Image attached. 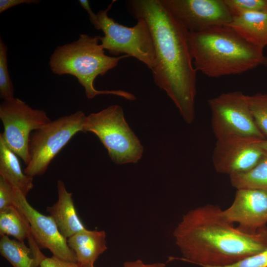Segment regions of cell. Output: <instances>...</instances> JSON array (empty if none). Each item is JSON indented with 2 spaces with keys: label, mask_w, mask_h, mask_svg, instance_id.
<instances>
[{
  "label": "cell",
  "mask_w": 267,
  "mask_h": 267,
  "mask_svg": "<svg viewBox=\"0 0 267 267\" xmlns=\"http://www.w3.org/2000/svg\"><path fill=\"white\" fill-rule=\"evenodd\" d=\"M127 10L135 19L147 23L154 41L156 64L151 70L157 86L166 91L184 121L195 117L196 73L188 39V32L160 0H128Z\"/></svg>",
  "instance_id": "obj_1"
},
{
  "label": "cell",
  "mask_w": 267,
  "mask_h": 267,
  "mask_svg": "<svg viewBox=\"0 0 267 267\" xmlns=\"http://www.w3.org/2000/svg\"><path fill=\"white\" fill-rule=\"evenodd\" d=\"M182 257L178 259L200 266L223 267L258 253L267 247V226L254 233L234 227L218 205L192 209L174 231Z\"/></svg>",
  "instance_id": "obj_2"
},
{
  "label": "cell",
  "mask_w": 267,
  "mask_h": 267,
  "mask_svg": "<svg viewBox=\"0 0 267 267\" xmlns=\"http://www.w3.org/2000/svg\"><path fill=\"white\" fill-rule=\"evenodd\" d=\"M187 39L194 68L210 78L240 74L267 65L263 50L227 26L188 32Z\"/></svg>",
  "instance_id": "obj_3"
},
{
  "label": "cell",
  "mask_w": 267,
  "mask_h": 267,
  "mask_svg": "<svg viewBox=\"0 0 267 267\" xmlns=\"http://www.w3.org/2000/svg\"><path fill=\"white\" fill-rule=\"evenodd\" d=\"M99 36L80 34L79 39L71 43L58 46L49 58L52 73L57 75H71L75 77L84 87L86 97L92 99L99 94H113L132 101L136 99L131 93L122 90H97L94 81L116 67L119 61L130 57L128 55L110 56L105 54L99 44Z\"/></svg>",
  "instance_id": "obj_4"
},
{
  "label": "cell",
  "mask_w": 267,
  "mask_h": 267,
  "mask_svg": "<svg viewBox=\"0 0 267 267\" xmlns=\"http://www.w3.org/2000/svg\"><path fill=\"white\" fill-rule=\"evenodd\" d=\"M88 132L98 137L115 164L136 163L141 158L143 148L126 122L122 107L118 105L86 116L84 132Z\"/></svg>",
  "instance_id": "obj_5"
},
{
  "label": "cell",
  "mask_w": 267,
  "mask_h": 267,
  "mask_svg": "<svg viewBox=\"0 0 267 267\" xmlns=\"http://www.w3.org/2000/svg\"><path fill=\"white\" fill-rule=\"evenodd\" d=\"M115 1L112 0L105 9L97 13V23L94 28L104 33V36L99 38L102 47L115 56L124 54L133 57L151 71L156 64V53L147 23L138 18L134 26L129 27L116 22L107 14Z\"/></svg>",
  "instance_id": "obj_6"
},
{
  "label": "cell",
  "mask_w": 267,
  "mask_h": 267,
  "mask_svg": "<svg viewBox=\"0 0 267 267\" xmlns=\"http://www.w3.org/2000/svg\"><path fill=\"white\" fill-rule=\"evenodd\" d=\"M86 116L81 110L51 121L33 131L28 145L29 162L24 170L34 177L43 175L52 159L79 132H84Z\"/></svg>",
  "instance_id": "obj_7"
},
{
  "label": "cell",
  "mask_w": 267,
  "mask_h": 267,
  "mask_svg": "<svg viewBox=\"0 0 267 267\" xmlns=\"http://www.w3.org/2000/svg\"><path fill=\"white\" fill-rule=\"evenodd\" d=\"M217 140L266 139L252 116L248 95L240 91L223 93L208 100Z\"/></svg>",
  "instance_id": "obj_8"
},
{
  "label": "cell",
  "mask_w": 267,
  "mask_h": 267,
  "mask_svg": "<svg viewBox=\"0 0 267 267\" xmlns=\"http://www.w3.org/2000/svg\"><path fill=\"white\" fill-rule=\"evenodd\" d=\"M0 119L4 127L0 133L7 146L27 165L29 162V140L31 133L51 121L42 109H33L17 98L3 100Z\"/></svg>",
  "instance_id": "obj_9"
},
{
  "label": "cell",
  "mask_w": 267,
  "mask_h": 267,
  "mask_svg": "<svg viewBox=\"0 0 267 267\" xmlns=\"http://www.w3.org/2000/svg\"><path fill=\"white\" fill-rule=\"evenodd\" d=\"M188 32L197 33L226 26L232 16L224 0H160Z\"/></svg>",
  "instance_id": "obj_10"
},
{
  "label": "cell",
  "mask_w": 267,
  "mask_h": 267,
  "mask_svg": "<svg viewBox=\"0 0 267 267\" xmlns=\"http://www.w3.org/2000/svg\"><path fill=\"white\" fill-rule=\"evenodd\" d=\"M13 189V204L27 219L31 235L40 249H47L54 256L77 263L75 252L68 246L67 238L62 235L52 218L39 212L30 205L26 196Z\"/></svg>",
  "instance_id": "obj_11"
},
{
  "label": "cell",
  "mask_w": 267,
  "mask_h": 267,
  "mask_svg": "<svg viewBox=\"0 0 267 267\" xmlns=\"http://www.w3.org/2000/svg\"><path fill=\"white\" fill-rule=\"evenodd\" d=\"M257 140H217L212 155L216 171L230 176L253 168L264 154L257 145Z\"/></svg>",
  "instance_id": "obj_12"
},
{
  "label": "cell",
  "mask_w": 267,
  "mask_h": 267,
  "mask_svg": "<svg viewBox=\"0 0 267 267\" xmlns=\"http://www.w3.org/2000/svg\"><path fill=\"white\" fill-rule=\"evenodd\" d=\"M230 222L238 224V228L248 233H254L266 226L267 192L252 189H237L232 204L222 210Z\"/></svg>",
  "instance_id": "obj_13"
},
{
  "label": "cell",
  "mask_w": 267,
  "mask_h": 267,
  "mask_svg": "<svg viewBox=\"0 0 267 267\" xmlns=\"http://www.w3.org/2000/svg\"><path fill=\"white\" fill-rule=\"evenodd\" d=\"M58 200L47 212L66 238L87 229L80 219L74 206L72 193L69 192L61 180L57 181Z\"/></svg>",
  "instance_id": "obj_14"
},
{
  "label": "cell",
  "mask_w": 267,
  "mask_h": 267,
  "mask_svg": "<svg viewBox=\"0 0 267 267\" xmlns=\"http://www.w3.org/2000/svg\"><path fill=\"white\" fill-rule=\"evenodd\" d=\"M67 243L76 254L77 263L82 267H94L99 256L107 249L104 230L84 229L68 238Z\"/></svg>",
  "instance_id": "obj_15"
},
{
  "label": "cell",
  "mask_w": 267,
  "mask_h": 267,
  "mask_svg": "<svg viewBox=\"0 0 267 267\" xmlns=\"http://www.w3.org/2000/svg\"><path fill=\"white\" fill-rule=\"evenodd\" d=\"M226 26L262 50L267 46V10L247 12L233 16Z\"/></svg>",
  "instance_id": "obj_16"
},
{
  "label": "cell",
  "mask_w": 267,
  "mask_h": 267,
  "mask_svg": "<svg viewBox=\"0 0 267 267\" xmlns=\"http://www.w3.org/2000/svg\"><path fill=\"white\" fill-rule=\"evenodd\" d=\"M17 156L0 134V176L26 196L34 186L33 177L22 171Z\"/></svg>",
  "instance_id": "obj_17"
},
{
  "label": "cell",
  "mask_w": 267,
  "mask_h": 267,
  "mask_svg": "<svg viewBox=\"0 0 267 267\" xmlns=\"http://www.w3.org/2000/svg\"><path fill=\"white\" fill-rule=\"evenodd\" d=\"M0 234L12 236L23 242L31 235L27 219L15 205L0 210Z\"/></svg>",
  "instance_id": "obj_18"
},
{
  "label": "cell",
  "mask_w": 267,
  "mask_h": 267,
  "mask_svg": "<svg viewBox=\"0 0 267 267\" xmlns=\"http://www.w3.org/2000/svg\"><path fill=\"white\" fill-rule=\"evenodd\" d=\"M0 253L13 267H39L40 265L30 247L7 235L0 237Z\"/></svg>",
  "instance_id": "obj_19"
},
{
  "label": "cell",
  "mask_w": 267,
  "mask_h": 267,
  "mask_svg": "<svg viewBox=\"0 0 267 267\" xmlns=\"http://www.w3.org/2000/svg\"><path fill=\"white\" fill-rule=\"evenodd\" d=\"M231 185L237 189H252L267 192V153L250 170L229 176Z\"/></svg>",
  "instance_id": "obj_20"
},
{
  "label": "cell",
  "mask_w": 267,
  "mask_h": 267,
  "mask_svg": "<svg viewBox=\"0 0 267 267\" xmlns=\"http://www.w3.org/2000/svg\"><path fill=\"white\" fill-rule=\"evenodd\" d=\"M250 109L259 130L267 139V93L248 95Z\"/></svg>",
  "instance_id": "obj_21"
},
{
  "label": "cell",
  "mask_w": 267,
  "mask_h": 267,
  "mask_svg": "<svg viewBox=\"0 0 267 267\" xmlns=\"http://www.w3.org/2000/svg\"><path fill=\"white\" fill-rule=\"evenodd\" d=\"M0 97L3 100L14 98V88L8 70L7 47L0 38Z\"/></svg>",
  "instance_id": "obj_22"
},
{
  "label": "cell",
  "mask_w": 267,
  "mask_h": 267,
  "mask_svg": "<svg viewBox=\"0 0 267 267\" xmlns=\"http://www.w3.org/2000/svg\"><path fill=\"white\" fill-rule=\"evenodd\" d=\"M232 16L250 11L267 10V0H224Z\"/></svg>",
  "instance_id": "obj_23"
},
{
  "label": "cell",
  "mask_w": 267,
  "mask_h": 267,
  "mask_svg": "<svg viewBox=\"0 0 267 267\" xmlns=\"http://www.w3.org/2000/svg\"><path fill=\"white\" fill-rule=\"evenodd\" d=\"M202 267H267V247L261 252L238 262L223 267L202 266Z\"/></svg>",
  "instance_id": "obj_24"
},
{
  "label": "cell",
  "mask_w": 267,
  "mask_h": 267,
  "mask_svg": "<svg viewBox=\"0 0 267 267\" xmlns=\"http://www.w3.org/2000/svg\"><path fill=\"white\" fill-rule=\"evenodd\" d=\"M13 187L0 176V210L13 205Z\"/></svg>",
  "instance_id": "obj_25"
},
{
  "label": "cell",
  "mask_w": 267,
  "mask_h": 267,
  "mask_svg": "<svg viewBox=\"0 0 267 267\" xmlns=\"http://www.w3.org/2000/svg\"><path fill=\"white\" fill-rule=\"evenodd\" d=\"M39 267H82L77 263L67 261L55 256L44 257L41 261Z\"/></svg>",
  "instance_id": "obj_26"
},
{
  "label": "cell",
  "mask_w": 267,
  "mask_h": 267,
  "mask_svg": "<svg viewBox=\"0 0 267 267\" xmlns=\"http://www.w3.org/2000/svg\"><path fill=\"white\" fill-rule=\"evenodd\" d=\"M40 2L38 0H0V13L21 4H37Z\"/></svg>",
  "instance_id": "obj_27"
},
{
  "label": "cell",
  "mask_w": 267,
  "mask_h": 267,
  "mask_svg": "<svg viewBox=\"0 0 267 267\" xmlns=\"http://www.w3.org/2000/svg\"><path fill=\"white\" fill-rule=\"evenodd\" d=\"M164 263H155L147 264L144 263L141 260H137L134 261H127L124 263V267H165Z\"/></svg>",
  "instance_id": "obj_28"
},
{
  "label": "cell",
  "mask_w": 267,
  "mask_h": 267,
  "mask_svg": "<svg viewBox=\"0 0 267 267\" xmlns=\"http://www.w3.org/2000/svg\"><path fill=\"white\" fill-rule=\"evenodd\" d=\"M81 5L87 11L89 16V20L91 23L95 27L97 23V14L94 13L90 5L88 0H79Z\"/></svg>",
  "instance_id": "obj_29"
},
{
  "label": "cell",
  "mask_w": 267,
  "mask_h": 267,
  "mask_svg": "<svg viewBox=\"0 0 267 267\" xmlns=\"http://www.w3.org/2000/svg\"><path fill=\"white\" fill-rule=\"evenodd\" d=\"M256 143L264 152L267 153V139L257 140Z\"/></svg>",
  "instance_id": "obj_30"
}]
</instances>
